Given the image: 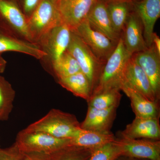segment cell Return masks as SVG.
I'll use <instances>...</instances> for the list:
<instances>
[{
    "instance_id": "1",
    "label": "cell",
    "mask_w": 160,
    "mask_h": 160,
    "mask_svg": "<svg viewBox=\"0 0 160 160\" xmlns=\"http://www.w3.org/2000/svg\"><path fill=\"white\" fill-rule=\"evenodd\" d=\"M80 129V123L75 116L53 109L25 129L29 131L45 132L59 138L71 139Z\"/></svg>"
},
{
    "instance_id": "2",
    "label": "cell",
    "mask_w": 160,
    "mask_h": 160,
    "mask_svg": "<svg viewBox=\"0 0 160 160\" xmlns=\"http://www.w3.org/2000/svg\"><path fill=\"white\" fill-rule=\"evenodd\" d=\"M132 56L126 50L121 37L114 51L105 63L91 97L110 89L121 90L123 71Z\"/></svg>"
},
{
    "instance_id": "3",
    "label": "cell",
    "mask_w": 160,
    "mask_h": 160,
    "mask_svg": "<svg viewBox=\"0 0 160 160\" xmlns=\"http://www.w3.org/2000/svg\"><path fill=\"white\" fill-rule=\"evenodd\" d=\"M67 51L77 60L81 71L88 78L92 92L106 63L99 59L79 36L72 30Z\"/></svg>"
},
{
    "instance_id": "4",
    "label": "cell",
    "mask_w": 160,
    "mask_h": 160,
    "mask_svg": "<svg viewBox=\"0 0 160 160\" xmlns=\"http://www.w3.org/2000/svg\"><path fill=\"white\" fill-rule=\"evenodd\" d=\"M58 0H43L30 18L27 27L33 42H38L50 30L62 24Z\"/></svg>"
},
{
    "instance_id": "5",
    "label": "cell",
    "mask_w": 160,
    "mask_h": 160,
    "mask_svg": "<svg viewBox=\"0 0 160 160\" xmlns=\"http://www.w3.org/2000/svg\"><path fill=\"white\" fill-rule=\"evenodd\" d=\"M22 152L50 154L71 145L70 139L59 138L45 132L23 129L17 136L15 142Z\"/></svg>"
},
{
    "instance_id": "6",
    "label": "cell",
    "mask_w": 160,
    "mask_h": 160,
    "mask_svg": "<svg viewBox=\"0 0 160 160\" xmlns=\"http://www.w3.org/2000/svg\"><path fill=\"white\" fill-rule=\"evenodd\" d=\"M0 26L20 38L34 43L17 0H0Z\"/></svg>"
},
{
    "instance_id": "7",
    "label": "cell",
    "mask_w": 160,
    "mask_h": 160,
    "mask_svg": "<svg viewBox=\"0 0 160 160\" xmlns=\"http://www.w3.org/2000/svg\"><path fill=\"white\" fill-rule=\"evenodd\" d=\"M72 30L62 23L46 33L38 44L46 54L42 61L46 60L49 66L56 62L67 50L71 40Z\"/></svg>"
},
{
    "instance_id": "8",
    "label": "cell",
    "mask_w": 160,
    "mask_h": 160,
    "mask_svg": "<svg viewBox=\"0 0 160 160\" xmlns=\"http://www.w3.org/2000/svg\"><path fill=\"white\" fill-rule=\"evenodd\" d=\"M72 31L79 36L97 57L103 62H106L117 44L105 35L92 28L87 19Z\"/></svg>"
},
{
    "instance_id": "9",
    "label": "cell",
    "mask_w": 160,
    "mask_h": 160,
    "mask_svg": "<svg viewBox=\"0 0 160 160\" xmlns=\"http://www.w3.org/2000/svg\"><path fill=\"white\" fill-rule=\"evenodd\" d=\"M116 142L122 156L148 160H160V140L121 138Z\"/></svg>"
},
{
    "instance_id": "10",
    "label": "cell",
    "mask_w": 160,
    "mask_h": 160,
    "mask_svg": "<svg viewBox=\"0 0 160 160\" xmlns=\"http://www.w3.org/2000/svg\"><path fill=\"white\" fill-rule=\"evenodd\" d=\"M98 0H58L63 23L74 30L85 20Z\"/></svg>"
},
{
    "instance_id": "11",
    "label": "cell",
    "mask_w": 160,
    "mask_h": 160,
    "mask_svg": "<svg viewBox=\"0 0 160 160\" xmlns=\"http://www.w3.org/2000/svg\"><path fill=\"white\" fill-rule=\"evenodd\" d=\"M123 86L134 89L149 101L159 102L156 100L149 79L132 56L123 71L121 87Z\"/></svg>"
},
{
    "instance_id": "12",
    "label": "cell",
    "mask_w": 160,
    "mask_h": 160,
    "mask_svg": "<svg viewBox=\"0 0 160 160\" xmlns=\"http://www.w3.org/2000/svg\"><path fill=\"white\" fill-rule=\"evenodd\" d=\"M149 79L156 100L160 99V55L154 45L132 55Z\"/></svg>"
},
{
    "instance_id": "13",
    "label": "cell",
    "mask_w": 160,
    "mask_h": 160,
    "mask_svg": "<svg viewBox=\"0 0 160 160\" xmlns=\"http://www.w3.org/2000/svg\"><path fill=\"white\" fill-rule=\"evenodd\" d=\"M133 11L140 18L143 37L147 47L152 45L155 23L160 16V0H140L132 2Z\"/></svg>"
},
{
    "instance_id": "14",
    "label": "cell",
    "mask_w": 160,
    "mask_h": 160,
    "mask_svg": "<svg viewBox=\"0 0 160 160\" xmlns=\"http://www.w3.org/2000/svg\"><path fill=\"white\" fill-rule=\"evenodd\" d=\"M6 52L24 53L39 60L46 57L37 43L20 38L0 26V54Z\"/></svg>"
},
{
    "instance_id": "15",
    "label": "cell",
    "mask_w": 160,
    "mask_h": 160,
    "mask_svg": "<svg viewBox=\"0 0 160 160\" xmlns=\"http://www.w3.org/2000/svg\"><path fill=\"white\" fill-rule=\"evenodd\" d=\"M121 37L126 50L132 55L148 48L143 37L142 22L133 9L128 17Z\"/></svg>"
},
{
    "instance_id": "16",
    "label": "cell",
    "mask_w": 160,
    "mask_h": 160,
    "mask_svg": "<svg viewBox=\"0 0 160 160\" xmlns=\"http://www.w3.org/2000/svg\"><path fill=\"white\" fill-rule=\"evenodd\" d=\"M120 136L129 139L160 140L159 118L137 117L121 132Z\"/></svg>"
},
{
    "instance_id": "17",
    "label": "cell",
    "mask_w": 160,
    "mask_h": 160,
    "mask_svg": "<svg viewBox=\"0 0 160 160\" xmlns=\"http://www.w3.org/2000/svg\"><path fill=\"white\" fill-rule=\"evenodd\" d=\"M117 107L98 109L88 106L86 118L80 123L81 129L99 132L110 131L116 116Z\"/></svg>"
},
{
    "instance_id": "18",
    "label": "cell",
    "mask_w": 160,
    "mask_h": 160,
    "mask_svg": "<svg viewBox=\"0 0 160 160\" xmlns=\"http://www.w3.org/2000/svg\"><path fill=\"white\" fill-rule=\"evenodd\" d=\"M87 20L94 30L101 32L118 43L121 35L115 31L109 18L106 3L98 1L89 12Z\"/></svg>"
},
{
    "instance_id": "19",
    "label": "cell",
    "mask_w": 160,
    "mask_h": 160,
    "mask_svg": "<svg viewBox=\"0 0 160 160\" xmlns=\"http://www.w3.org/2000/svg\"><path fill=\"white\" fill-rule=\"evenodd\" d=\"M121 90L129 98L132 111L137 117L160 118V106L158 102H152L134 89L122 86Z\"/></svg>"
},
{
    "instance_id": "20",
    "label": "cell",
    "mask_w": 160,
    "mask_h": 160,
    "mask_svg": "<svg viewBox=\"0 0 160 160\" xmlns=\"http://www.w3.org/2000/svg\"><path fill=\"white\" fill-rule=\"evenodd\" d=\"M116 139L110 131L99 132L80 129L71 139V145L93 150L114 142Z\"/></svg>"
},
{
    "instance_id": "21",
    "label": "cell",
    "mask_w": 160,
    "mask_h": 160,
    "mask_svg": "<svg viewBox=\"0 0 160 160\" xmlns=\"http://www.w3.org/2000/svg\"><path fill=\"white\" fill-rule=\"evenodd\" d=\"M58 83L75 96L88 101L92 93L89 79L82 71L58 80Z\"/></svg>"
},
{
    "instance_id": "22",
    "label": "cell",
    "mask_w": 160,
    "mask_h": 160,
    "mask_svg": "<svg viewBox=\"0 0 160 160\" xmlns=\"http://www.w3.org/2000/svg\"><path fill=\"white\" fill-rule=\"evenodd\" d=\"M112 27L121 35L129 14L133 9L132 2L118 1L106 3Z\"/></svg>"
},
{
    "instance_id": "23",
    "label": "cell",
    "mask_w": 160,
    "mask_h": 160,
    "mask_svg": "<svg viewBox=\"0 0 160 160\" xmlns=\"http://www.w3.org/2000/svg\"><path fill=\"white\" fill-rule=\"evenodd\" d=\"M16 92L10 83L0 76V121L8 120L13 109Z\"/></svg>"
},
{
    "instance_id": "24",
    "label": "cell",
    "mask_w": 160,
    "mask_h": 160,
    "mask_svg": "<svg viewBox=\"0 0 160 160\" xmlns=\"http://www.w3.org/2000/svg\"><path fill=\"white\" fill-rule=\"evenodd\" d=\"M50 69L58 80L81 71L77 60L67 50L58 61L52 64Z\"/></svg>"
},
{
    "instance_id": "25",
    "label": "cell",
    "mask_w": 160,
    "mask_h": 160,
    "mask_svg": "<svg viewBox=\"0 0 160 160\" xmlns=\"http://www.w3.org/2000/svg\"><path fill=\"white\" fill-rule=\"evenodd\" d=\"M122 95L118 89L103 92L91 97L87 101L88 106L98 109H106L119 105Z\"/></svg>"
},
{
    "instance_id": "26",
    "label": "cell",
    "mask_w": 160,
    "mask_h": 160,
    "mask_svg": "<svg viewBox=\"0 0 160 160\" xmlns=\"http://www.w3.org/2000/svg\"><path fill=\"white\" fill-rule=\"evenodd\" d=\"M92 151L87 148L70 145L49 155L50 160H89Z\"/></svg>"
},
{
    "instance_id": "27",
    "label": "cell",
    "mask_w": 160,
    "mask_h": 160,
    "mask_svg": "<svg viewBox=\"0 0 160 160\" xmlns=\"http://www.w3.org/2000/svg\"><path fill=\"white\" fill-rule=\"evenodd\" d=\"M121 156L122 151L115 140L92 150L89 160H116Z\"/></svg>"
},
{
    "instance_id": "28",
    "label": "cell",
    "mask_w": 160,
    "mask_h": 160,
    "mask_svg": "<svg viewBox=\"0 0 160 160\" xmlns=\"http://www.w3.org/2000/svg\"><path fill=\"white\" fill-rule=\"evenodd\" d=\"M43 0H17L26 20L31 17Z\"/></svg>"
},
{
    "instance_id": "29",
    "label": "cell",
    "mask_w": 160,
    "mask_h": 160,
    "mask_svg": "<svg viewBox=\"0 0 160 160\" xmlns=\"http://www.w3.org/2000/svg\"><path fill=\"white\" fill-rule=\"evenodd\" d=\"M23 153L14 143L9 148H0V160H20Z\"/></svg>"
},
{
    "instance_id": "30",
    "label": "cell",
    "mask_w": 160,
    "mask_h": 160,
    "mask_svg": "<svg viewBox=\"0 0 160 160\" xmlns=\"http://www.w3.org/2000/svg\"><path fill=\"white\" fill-rule=\"evenodd\" d=\"M20 160H50L49 154L38 152H23Z\"/></svg>"
},
{
    "instance_id": "31",
    "label": "cell",
    "mask_w": 160,
    "mask_h": 160,
    "mask_svg": "<svg viewBox=\"0 0 160 160\" xmlns=\"http://www.w3.org/2000/svg\"><path fill=\"white\" fill-rule=\"evenodd\" d=\"M152 44L154 45L158 54L160 55V39L156 32H153L152 37Z\"/></svg>"
},
{
    "instance_id": "32",
    "label": "cell",
    "mask_w": 160,
    "mask_h": 160,
    "mask_svg": "<svg viewBox=\"0 0 160 160\" xmlns=\"http://www.w3.org/2000/svg\"><path fill=\"white\" fill-rule=\"evenodd\" d=\"M7 62L0 54V73H3L6 69Z\"/></svg>"
},
{
    "instance_id": "33",
    "label": "cell",
    "mask_w": 160,
    "mask_h": 160,
    "mask_svg": "<svg viewBox=\"0 0 160 160\" xmlns=\"http://www.w3.org/2000/svg\"><path fill=\"white\" fill-rule=\"evenodd\" d=\"M116 160H148L146 159H142L121 156L118 158Z\"/></svg>"
},
{
    "instance_id": "34",
    "label": "cell",
    "mask_w": 160,
    "mask_h": 160,
    "mask_svg": "<svg viewBox=\"0 0 160 160\" xmlns=\"http://www.w3.org/2000/svg\"><path fill=\"white\" fill-rule=\"evenodd\" d=\"M100 2H103L105 3L110 2H118V1H127V2H135V1H140V0H98Z\"/></svg>"
}]
</instances>
